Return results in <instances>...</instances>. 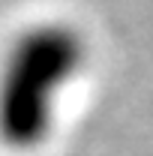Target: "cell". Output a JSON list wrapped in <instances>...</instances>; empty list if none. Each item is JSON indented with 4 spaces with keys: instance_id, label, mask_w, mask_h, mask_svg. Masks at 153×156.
<instances>
[{
    "instance_id": "cell-1",
    "label": "cell",
    "mask_w": 153,
    "mask_h": 156,
    "mask_svg": "<svg viewBox=\"0 0 153 156\" xmlns=\"http://www.w3.org/2000/svg\"><path fill=\"white\" fill-rule=\"evenodd\" d=\"M87 60V42L66 21L30 24L0 60V141L12 150L39 147L66 87Z\"/></svg>"
}]
</instances>
